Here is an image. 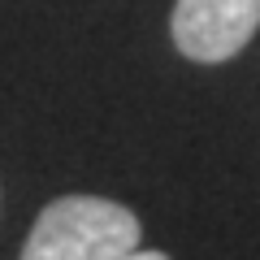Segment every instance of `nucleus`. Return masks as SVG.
I'll return each instance as SVG.
<instances>
[{
    "instance_id": "nucleus-1",
    "label": "nucleus",
    "mask_w": 260,
    "mask_h": 260,
    "mask_svg": "<svg viewBox=\"0 0 260 260\" xmlns=\"http://www.w3.org/2000/svg\"><path fill=\"white\" fill-rule=\"evenodd\" d=\"M139 217L104 195H61L35 217L18 260H117L139 247Z\"/></svg>"
},
{
    "instance_id": "nucleus-2",
    "label": "nucleus",
    "mask_w": 260,
    "mask_h": 260,
    "mask_svg": "<svg viewBox=\"0 0 260 260\" xmlns=\"http://www.w3.org/2000/svg\"><path fill=\"white\" fill-rule=\"evenodd\" d=\"M260 30V0H178L169 35L186 61L217 65L251 44Z\"/></svg>"
},
{
    "instance_id": "nucleus-3",
    "label": "nucleus",
    "mask_w": 260,
    "mask_h": 260,
    "mask_svg": "<svg viewBox=\"0 0 260 260\" xmlns=\"http://www.w3.org/2000/svg\"><path fill=\"white\" fill-rule=\"evenodd\" d=\"M117 260H169L165 251H143V247H135V251H126V256H117Z\"/></svg>"
}]
</instances>
